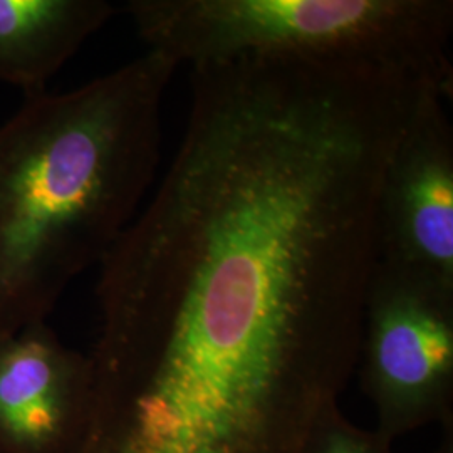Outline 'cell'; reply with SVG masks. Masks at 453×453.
Segmentation results:
<instances>
[{"label":"cell","mask_w":453,"mask_h":453,"mask_svg":"<svg viewBox=\"0 0 453 453\" xmlns=\"http://www.w3.org/2000/svg\"><path fill=\"white\" fill-rule=\"evenodd\" d=\"M452 84L421 86L383 172L376 264L453 289Z\"/></svg>","instance_id":"277c9868"},{"label":"cell","mask_w":453,"mask_h":453,"mask_svg":"<svg viewBox=\"0 0 453 453\" xmlns=\"http://www.w3.org/2000/svg\"><path fill=\"white\" fill-rule=\"evenodd\" d=\"M357 372L391 443L453 420V289L374 264Z\"/></svg>","instance_id":"3957f363"},{"label":"cell","mask_w":453,"mask_h":453,"mask_svg":"<svg viewBox=\"0 0 453 453\" xmlns=\"http://www.w3.org/2000/svg\"><path fill=\"white\" fill-rule=\"evenodd\" d=\"M114 14L106 0H0V81L24 96L44 93Z\"/></svg>","instance_id":"8992f818"},{"label":"cell","mask_w":453,"mask_h":453,"mask_svg":"<svg viewBox=\"0 0 453 453\" xmlns=\"http://www.w3.org/2000/svg\"><path fill=\"white\" fill-rule=\"evenodd\" d=\"M125 9L148 50L177 67L336 59L452 82L450 0H131Z\"/></svg>","instance_id":"7a4b0ae2"},{"label":"cell","mask_w":453,"mask_h":453,"mask_svg":"<svg viewBox=\"0 0 453 453\" xmlns=\"http://www.w3.org/2000/svg\"><path fill=\"white\" fill-rule=\"evenodd\" d=\"M443 426V437L440 441L437 453H453V420L447 421Z\"/></svg>","instance_id":"ba28073f"},{"label":"cell","mask_w":453,"mask_h":453,"mask_svg":"<svg viewBox=\"0 0 453 453\" xmlns=\"http://www.w3.org/2000/svg\"><path fill=\"white\" fill-rule=\"evenodd\" d=\"M88 355L44 323L0 340V453H76L89 408Z\"/></svg>","instance_id":"5b68a950"},{"label":"cell","mask_w":453,"mask_h":453,"mask_svg":"<svg viewBox=\"0 0 453 453\" xmlns=\"http://www.w3.org/2000/svg\"><path fill=\"white\" fill-rule=\"evenodd\" d=\"M304 453H393V443L374 428L359 426L344 417L341 408H334L318 425Z\"/></svg>","instance_id":"52a82bcc"},{"label":"cell","mask_w":453,"mask_h":453,"mask_svg":"<svg viewBox=\"0 0 453 453\" xmlns=\"http://www.w3.org/2000/svg\"><path fill=\"white\" fill-rule=\"evenodd\" d=\"M175 71L146 50L73 91L24 96L0 125V340L44 323L143 209Z\"/></svg>","instance_id":"6da1fadb"}]
</instances>
